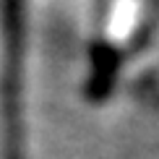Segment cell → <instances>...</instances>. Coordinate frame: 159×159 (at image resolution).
<instances>
[{
    "label": "cell",
    "mask_w": 159,
    "mask_h": 159,
    "mask_svg": "<svg viewBox=\"0 0 159 159\" xmlns=\"http://www.w3.org/2000/svg\"><path fill=\"white\" fill-rule=\"evenodd\" d=\"M34 0H0V141L5 159L29 157Z\"/></svg>",
    "instance_id": "obj_1"
}]
</instances>
